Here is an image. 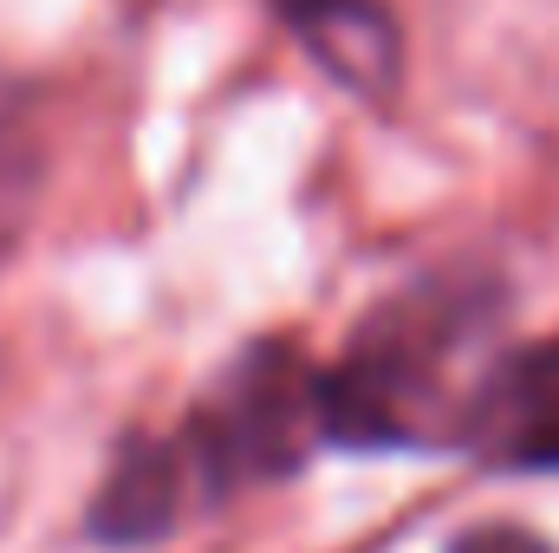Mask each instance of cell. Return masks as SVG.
<instances>
[{"instance_id":"6da1fadb","label":"cell","mask_w":559,"mask_h":553,"mask_svg":"<svg viewBox=\"0 0 559 553\" xmlns=\"http://www.w3.org/2000/svg\"><path fill=\"white\" fill-rule=\"evenodd\" d=\"M501 299L488 280H423L397 299H378L352 332L338 365H319L325 443L345 449H455L475 365Z\"/></svg>"},{"instance_id":"7a4b0ae2","label":"cell","mask_w":559,"mask_h":553,"mask_svg":"<svg viewBox=\"0 0 559 553\" xmlns=\"http://www.w3.org/2000/svg\"><path fill=\"white\" fill-rule=\"evenodd\" d=\"M176 443V462L202 502H228L235 489L293 475L325 443V404H319V365L293 339L248 345L222 385L202 398Z\"/></svg>"},{"instance_id":"3957f363","label":"cell","mask_w":559,"mask_h":553,"mask_svg":"<svg viewBox=\"0 0 559 553\" xmlns=\"http://www.w3.org/2000/svg\"><path fill=\"white\" fill-rule=\"evenodd\" d=\"M455 449L488 469H559V339L488 358L468 391Z\"/></svg>"},{"instance_id":"277c9868","label":"cell","mask_w":559,"mask_h":553,"mask_svg":"<svg viewBox=\"0 0 559 553\" xmlns=\"http://www.w3.org/2000/svg\"><path fill=\"white\" fill-rule=\"evenodd\" d=\"M286 26L299 33V46L358 98H384L397 85V20L384 0H274Z\"/></svg>"},{"instance_id":"5b68a950","label":"cell","mask_w":559,"mask_h":553,"mask_svg":"<svg viewBox=\"0 0 559 553\" xmlns=\"http://www.w3.org/2000/svg\"><path fill=\"white\" fill-rule=\"evenodd\" d=\"M182 495H189V475H182L169 436L118 443L111 475H105V489L92 502V541H105V548H150V541H163L176 528V515H182Z\"/></svg>"},{"instance_id":"8992f818","label":"cell","mask_w":559,"mask_h":553,"mask_svg":"<svg viewBox=\"0 0 559 553\" xmlns=\"http://www.w3.org/2000/svg\"><path fill=\"white\" fill-rule=\"evenodd\" d=\"M33 189V131L20 118V98L0 79V235L20 222V202Z\"/></svg>"},{"instance_id":"52a82bcc","label":"cell","mask_w":559,"mask_h":553,"mask_svg":"<svg viewBox=\"0 0 559 553\" xmlns=\"http://www.w3.org/2000/svg\"><path fill=\"white\" fill-rule=\"evenodd\" d=\"M449 553H554L540 534H527V528H508V521H488V528H468V534H455Z\"/></svg>"}]
</instances>
